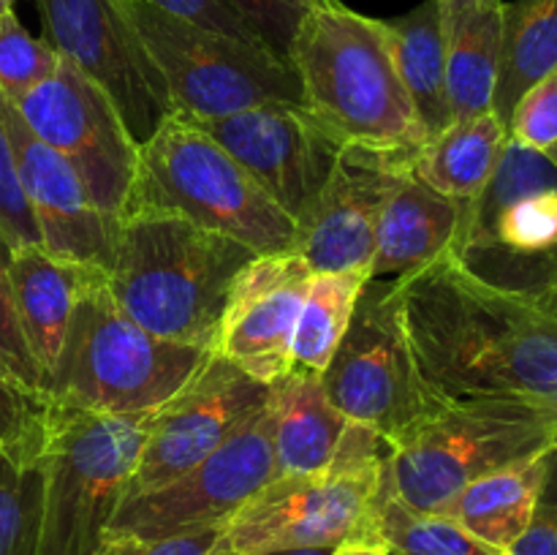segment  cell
<instances>
[{
    "label": "cell",
    "instance_id": "1",
    "mask_svg": "<svg viewBox=\"0 0 557 555\" xmlns=\"http://www.w3.org/2000/svg\"><path fill=\"white\" fill-rule=\"evenodd\" d=\"M395 305L419 370L444 397L557 403V321L536 299L490 286L444 254L397 278Z\"/></svg>",
    "mask_w": 557,
    "mask_h": 555
},
{
    "label": "cell",
    "instance_id": "2",
    "mask_svg": "<svg viewBox=\"0 0 557 555\" xmlns=\"http://www.w3.org/2000/svg\"><path fill=\"white\" fill-rule=\"evenodd\" d=\"M256 256L183 218L128 215L117 223L107 286L147 332L212 351L234 281Z\"/></svg>",
    "mask_w": 557,
    "mask_h": 555
},
{
    "label": "cell",
    "instance_id": "3",
    "mask_svg": "<svg viewBox=\"0 0 557 555\" xmlns=\"http://www.w3.org/2000/svg\"><path fill=\"white\" fill-rule=\"evenodd\" d=\"M288 63L302 87V107L343 145L417 152L428 141L397 74L384 20L326 0L302 20Z\"/></svg>",
    "mask_w": 557,
    "mask_h": 555
},
{
    "label": "cell",
    "instance_id": "4",
    "mask_svg": "<svg viewBox=\"0 0 557 555\" xmlns=\"http://www.w3.org/2000/svg\"><path fill=\"white\" fill-rule=\"evenodd\" d=\"M128 215L183 218L256 254L292 250L297 243V223L253 174L177 112L139 145L136 177L123 210V218Z\"/></svg>",
    "mask_w": 557,
    "mask_h": 555
},
{
    "label": "cell",
    "instance_id": "5",
    "mask_svg": "<svg viewBox=\"0 0 557 555\" xmlns=\"http://www.w3.org/2000/svg\"><path fill=\"white\" fill-rule=\"evenodd\" d=\"M555 441V400L457 397L386 446V477L408 506L441 515L473 479L547 455Z\"/></svg>",
    "mask_w": 557,
    "mask_h": 555
},
{
    "label": "cell",
    "instance_id": "6",
    "mask_svg": "<svg viewBox=\"0 0 557 555\" xmlns=\"http://www.w3.org/2000/svg\"><path fill=\"white\" fill-rule=\"evenodd\" d=\"M207 348L163 341L136 324L96 275L71 313L49 403L96 414H139L163 406L205 362Z\"/></svg>",
    "mask_w": 557,
    "mask_h": 555
},
{
    "label": "cell",
    "instance_id": "7",
    "mask_svg": "<svg viewBox=\"0 0 557 555\" xmlns=\"http://www.w3.org/2000/svg\"><path fill=\"white\" fill-rule=\"evenodd\" d=\"M158 408L96 414L49 403L36 555H98Z\"/></svg>",
    "mask_w": 557,
    "mask_h": 555
},
{
    "label": "cell",
    "instance_id": "8",
    "mask_svg": "<svg viewBox=\"0 0 557 555\" xmlns=\"http://www.w3.org/2000/svg\"><path fill=\"white\" fill-rule=\"evenodd\" d=\"M384 460V441L351 422L324 471L272 479L228 520L221 544L243 555L288 547H375L373 501Z\"/></svg>",
    "mask_w": 557,
    "mask_h": 555
},
{
    "label": "cell",
    "instance_id": "9",
    "mask_svg": "<svg viewBox=\"0 0 557 555\" xmlns=\"http://www.w3.org/2000/svg\"><path fill=\"white\" fill-rule=\"evenodd\" d=\"M449 254L490 286L539 303L557 278L555 163L506 141L490 183L466 205Z\"/></svg>",
    "mask_w": 557,
    "mask_h": 555
},
{
    "label": "cell",
    "instance_id": "10",
    "mask_svg": "<svg viewBox=\"0 0 557 555\" xmlns=\"http://www.w3.org/2000/svg\"><path fill=\"white\" fill-rule=\"evenodd\" d=\"M120 5L183 118L215 120L270 101L302 103L297 71L267 47L207 30L139 0Z\"/></svg>",
    "mask_w": 557,
    "mask_h": 555
},
{
    "label": "cell",
    "instance_id": "11",
    "mask_svg": "<svg viewBox=\"0 0 557 555\" xmlns=\"http://www.w3.org/2000/svg\"><path fill=\"white\" fill-rule=\"evenodd\" d=\"M321 386L354 424L373 430L386 446L449 403L419 370L395 305V281L370 278L337 343Z\"/></svg>",
    "mask_w": 557,
    "mask_h": 555
},
{
    "label": "cell",
    "instance_id": "12",
    "mask_svg": "<svg viewBox=\"0 0 557 555\" xmlns=\"http://www.w3.org/2000/svg\"><path fill=\"white\" fill-rule=\"evenodd\" d=\"M11 103L27 128L79 174L98 212L112 223L123 221L139 145L125 128L112 98L60 58L52 76Z\"/></svg>",
    "mask_w": 557,
    "mask_h": 555
},
{
    "label": "cell",
    "instance_id": "13",
    "mask_svg": "<svg viewBox=\"0 0 557 555\" xmlns=\"http://www.w3.org/2000/svg\"><path fill=\"white\" fill-rule=\"evenodd\" d=\"M277 477L267 408L207 460L150 493L120 504L107 542L172 539L226 528L228 520Z\"/></svg>",
    "mask_w": 557,
    "mask_h": 555
},
{
    "label": "cell",
    "instance_id": "14",
    "mask_svg": "<svg viewBox=\"0 0 557 555\" xmlns=\"http://www.w3.org/2000/svg\"><path fill=\"white\" fill-rule=\"evenodd\" d=\"M36 9L44 41L112 98L128 134L145 145L174 103L120 0H36Z\"/></svg>",
    "mask_w": 557,
    "mask_h": 555
},
{
    "label": "cell",
    "instance_id": "15",
    "mask_svg": "<svg viewBox=\"0 0 557 555\" xmlns=\"http://www.w3.org/2000/svg\"><path fill=\"white\" fill-rule=\"evenodd\" d=\"M270 392L272 384H261L221 354H207L183 390L158 406L125 498L163 488L207 460L264 411Z\"/></svg>",
    "mask_w": 557,
    "mask_h": 555
},
{
    "label": "cell",
    "instance_id": "16",
    "mask_svg": "<svg viewBox=\"0 0 557 555\" xmlns=\"http://www.w3.org/2000/svg\"><path fill=\"white\" fill-rule=\"evenodd\" d=\"M190 123L237 158L297 226L310 215L346 147L302 103L270 101Z\"/></svg>",
    "mask_w": 557,
    "mask_h": 555
},
{
    "label": "cell",
    "instance_id": "17",
    "mask_svg": "<svg viewBox=\"0 0 557 555\" xmlns=\"http://www.w3.org/2000/svg\"><path fill=\"white\" fill-rule=\"evenodd\" d=\"M413 152L346 145L313 210L297 226L294 250L313 275L370 267L381 212L411 172Z\"/></svg>",
    "mask_w": 557,
    "mask_h": 555
},
{
    "label": "cell",
    "instance_id": "18",
    "mask_svg": "<svg viewBox=\"0 0 557 555\" xmlns=\"http://www.w3.org/2000/svg\"><path fill=\"white\" fill-rule=\"evenodd\" d=\"M313 272L297 250L259 254L234 281L212 351L261 384L292 370V343Z\"/></svg>",
    "mask_w": 557,
    "mask_h": 555
},
{
    "label": "cell",
    "instance_id": "19",
    "mask_svg": "<svg viewBox=\"0 0 557 555\" xmlns=\"http://www.w3.org/2000/svg\"><path fill=\"white\" fill-rule=\"evenodd\" d=\"M0 123L14 152L22 194L36 218L41 245L52 256L90 270H112L117 223L98 212L79 174L60 152L44 145L14 103L0 92Z\"/></svg>",
    "mask_w": 557,
    "mask_h": 555
},
{
    "label": "cell",
    "instance_id": "20",
    "mask_svg": "<svg viewBox=\"0 0 557 555\" xmlns=\"http://www.w3.org/2000/svg\"><path fill=\"white\" fill-rule=\"evenodd\" d=\"M96 275L101 272L58 259L44 245H22L11 254L16 316L41 375V392H47L54 365L63 351L76 299Z\"/></svg>",
    "mask_w": 557,
    "mask_h": 555
},
{
    "label": "cell",
    "instance_id": "21",
    "mask_svg": "<svg viewBox=\"0 0 557 555\" xmlns=\"http://www.w3.org/2000/svg\"><path fill=\"white\" fill-rule=\"evenodd\" d=\"M462 212L466 205L446 199L408 172L381 212L370 278L397 281L449 254L462 226Z\"/></svg>",
    "mask_w": 557,
    "mask_h": 555
},
{
    "label": "cell",
    "instance_id": "22",
    "mask_svg": "<svg viewBox=\"0 0 557 555\" xmlns=\"http://www.w3.org/2000/svg\"><path fill=\"white\" fill-rule=\"evenodd\" d=\"M446 90L455 120L493 112L504 49V0H438Z\"/></svg>",
    "mask_w": 557,
    "mask_h": 555
},
{
    "label": "cell",
    "instance_id": "23",
    "mask_svg": "<svg viewBox=\"0 0 557 555\" xmlns=\"http://www.w3.org/2000/svg\"><path fill=\"white\" fill-rule=\"evenodd\" d=\"M267 417L277 477L324 471L351 424L330 403L321 375L299 370H288L272 384Z\"/></svg>",
    "mask_w": 557,
    "mask_h": 555
},
{
    "label": "cell",
    "instance_id": "24",
    "mask_svg": "<svg viewBox=\"0 0 557 555\" xmlns=\"http://www.w3.org/2000/svg\"><path fill=\"white\" fill-rule=\"evenodd\" d=\"M506 141L509 128L495 112L455 120L413 152L411 174L446 199L468 205L482 194L498 169Z\"/></svg>",
    "mask_w": 557,
    "mask_h": 555
},
{
    "label": "cell",
    "instance_id": "25",
    "mask_svg": "<svg viewBox=\"0 0 557 555\" xmlns=\"http://www.w3.org/2000/svg\"><path fill=\"white\" fill-rule=\"evenodd\" d=\"M549 452L473 479L441 515L460 522L468 533L490 547L509 550L536 511L547 479Z\"/></svg>",
    "mask_w": 557,
    "mask_h": 555
},
{
    "label": "cell",
    "instance_id": "26",
    "mask_svg": "<svg viewBox=\"0 0 557 555\" xmlns=\"http://www.w3.org/2000/svg\"><path fill=\"white\" fill-rule=\"evenodd\" d=\"M392 58L428 141L455 123L446 90V47L438 0H422L397 20H384Z\"/></svg>",
    "mask_w": 557,
    "mask_h": 555
},
{
    "label": "cell",
    "instance_id": "27",
    "mask_svg": "<svg viewBox=\"0 0 557 555\" xmlns=\"http://www.w3.org/2000/svg\"><path fill=\"white\" fill-rule=\"evenodd\" d=\"M557 69V0L504 3V49L493 112L509 128V118L528 87Z\"/></svg>",
    "mask_w": 557,
    "mask_h": 555
},
{
    "label": "cell",
    "instance_id": "28",
    "mask_svg": "<svg viewBox=\"0 0 557 555\" xmlns=\"http://www.w3.org/2000/svg\"><path fill=\"white\" fill-rule=\"evenodd\" d=\"M370 281V267L313 275L299 310L292 343V370L321 375L346 335L357 299Z\"/></svg>",
    "mask_w": 557,
    "mask_h": 555
},
{
    "label": "cell",
    "instance_id": "29",
    "mask_svg": "<svg viewBox=\"0 0 557 555\" xmlns=\"http://www.w3.org/2000/svg\"><path fill=\"white\" fill-rule=\"evenodd\" d=\"M373 539L375 547L389 555H498L482 539L468 533L460 522L435 511L408 506L392 490L389 477L381 471L379 493L373 501Z\"/></svg>",
    "mask_w": 557,
    "mask_h": 555
},
{
    "label": "cell",
    "instance_id": "30",
    "mask_svg": "<svg viewBox=\"0 0 557 555\" xmlns=\"http://www.w3.org/2000/svg\"><path fill=\"white\" fill-rule=\"evenodd\" d=\"M41 511V457L16 462L0 452V555H36Z\"/></svg>",
    "mask_w": 557,
    "mask_h": 555
},
{
    "label": "cell",
    "instance_id": "31",
    "mask_svg": "<svg viewBox=\"0 0 557 555\" xmlns=\"http://www.w3.org/2000/svg\"><path fill=\"white\" fill-rule=\"evenodd\" d=\"M49 400L20 379L0 354V452L16 462L38 460L47 439Z\"/></svg>",
    "mask_w": 557,
    "mask_h": 555
},
{
    "label": "cell",
    "instance_id": "32",
    "mask_svg": "<svg viewBox=\"0 0 557 555\" xmlns=\"http://www.w3.org/2000/svg\"><path fill=\"white\" fill-rule=\"evenodd\" d=\"M58 63L60 54L44 38L30 36L14 9L0 14V92L9 101L52 76Z\"/></svg>",
    "mask_w": 557,
    "mask_h": 555
},
{
    "label": "cell",
    "instance_id": "33",
    "mask_svg": "<svg viewBox=\"0 0 557 555\" xmlns=\"http://www.w3.org/2000/svg\"><path fill=\"white\" fill-rule=\"evenodd\" d=\"M256 30L270 52L288 63L294 36L305 16L326 0H223Z\"/></svg>",
    "mask_w": 557,
    "mask_h": 555
},
{
    "label": "cell",
    "instance_id": "34",
    "mask_svg": "<svg viewBox=\"0 0 557 555\" xmlns=\"http://www.w3.org/2000/svg\"><path fill=\"white\" fill-rule=\"evenodd\" d=\"M509 139L536 152L557 147V69L522 92L509 118Z\"/></svg>",
    "mask_w": 557,
    "mask_h": 555
},
{
    "label": "cell",
    "instance_id": "35",
    "mask_svg": "<svg viewBox=\"0 0 557 555\" xmlns=\"http://www.w3.org/2000/svg\"><path fill=\"white\" fill-rule=\"evenodd\" d=\"M11 254H14V245L0 232V354L9 359L11 368L20 373V379L30 390L41 392V375H38L36 359H33L30 348H27L25 332H22L20 316H16L14 283H11Z\"/></svg>",
    "mask_w": 557,
    "mask_h": 555
},
{
    "label": "cell",
    "instance_id": "36",
    "mask_svg": "<svg viewBox=\"0 0 557 555\" xmlns=\"http://www.w3.org/2000/svg\"><path fill=\"white\" fill-rule=\"evenodd\" d=\"M0 232L11 239L14 248L22 245H41L36 218H33L30 205L22 194L20 177H16L14 152L5 136L3 123H0Z\"/></svg>",
    "mask_w": 557,
    "mask_h": 555
},
{
    "label": "cell",
    "instance_id": "37",
    "mask_svg": "<svg viewBox=\"0 0 557 555\" xmlns=\"http://www.w3.org/2000/svg\"><path fill=\"white\" fill-rule=\"evenodd\" d=\"M139 3L152 5V9H161L166 14L180 16V20H188L194 25L207 27V30H218L226 33V36L239 38V41L248 44H261V38L256 36L253 27L232 9L223 0H139Z\"/></svg>",
    "mask_w": 557,
    "mask_h": 555
},
{
    "label": "cell",
    "instance_id": "38",
    "mask_svg": "<svg viewBox=\"0 0 557 555\" xmlns=\"http://www.w3.org/2000/svg\"><path fill=\"white\" fill-rule=\"evenodd\" d=\"M509 555H557V449L549 452L547 479L525 531L506 550Z\"/></svg>",
    "mask_w": 557,
    "mask_h": 555
},
{
    "label": "cell",
    "instance_id": "39",
    "mask_svg": "<svg viewBox=\"0 0 557 555\" xmlns=\"http://www.w3.org/2000/svg\"><path fill=\"white\" fill-rule=\"evenodd\" d=\"M226 528H210L201 533H185L172 539H114L107 542L98 555H207L221 542Z\"/></svg>",
    "mask_w": 557,
    "mask_h": 555
},
{
    "label": "cell",
    "instance_id": "40",
    "mask_svg": "<svg viewBox=\"0 0 557 555\" xmlns=\"http://www.w3.org/2000/svg\"><path fill=\"white\" fill-rule=\"evenodd\" d=\"M335 555H389L381 547H370V544H346V547H337Z\"/></svg>",
    "mask_w": 557,
    "mask_h": 555
},
{
    "label": "cell",
    "instance_id": "41",
    "mask_svg": "<svg viewBox=\"0 0 557 555\" xmlns=\"http://www.w3.org/2000/svg\"><path fill=\"white\" fill-rule=\"evenodd\" d=\"M264 555H335L332 547H288V550H272Z\"/></svg>",
    "mask_w": 557,
    "mask_h": 555
},
{
    "label": "cell",
    "instance_id": "42",
    "mask_svg": "<svg viewBox=\"0 0 557 555\" xmlns=\"http://www.w3.org/2000/svg\"><path fill=\"white\" fill-rule=\"evenodd\" d=\"M539 305H542V308L547 310V313L557 321V278H555L553 283H549V288H547V292H544V297L539 299Z\"/></svg>",
    "mask_w": 557,
    "mask_h": 555
},
{
    "label": "cell",
    "instance_id": "43",
    "mask_svg": "<svg viewBox=\"0 0 557 555\" xmlns=\"http://www.w3.org/2000/svg\"><path fill=\"white\" fill-rule=\"evenodd\" d=\"M207 555H243V553H237V550H232V547H226V544L218 542Z\"/></svg>",
    "mask_w": 557,
    "mask_h": 555
},
{
    "label": "cell",
    "instance_id": "44",
    "mask_svg": "<svg viewBox=\"0 0 557 555\" xmlns=\"http://www.w3.org/2000/svg\"><path fill=\"white\" fill-rule=\"evenodd\" d=\"M14 3L16 0H0V14H5V11L14 9Z\"/></svg>",
    "mask_w": 557,
    "mask_h": 555
},
{
    "label": "cell",
    "instance_id": "45",
    "mask_svg": "<svg viewBox=\"0 0 557 555\" xmlns=\"http://www.w3.org/2000/svg\"><path fill=\"white\" fill-rule=\"evenodd\" d=\"M547 158H549V161H553V163H555V166H557V147H555V150H553V152H547Z\"/></svg>",
    "mask_w": 557,
    "mask_h": 555
},
{
    "label": "cell",
    "instance_id": "46",
    "mask_svg": "<svg viewBox=\"0 0 557 555\" xmlns=\"http://www.w3.org/2000/svg\"><path fill=\"white\" fill-rule=\"evenodd\" d=\"M498 555H509V553H506V550H500V553Z\"/></svg>",
    "mask_w": 557,
    "mask_h": 555
},
{
    "label": "cell",
    "instance_id": "47",
    "mask_svg": "<svg viewBox=\"0 0 557 555\" xmlns=\"http://www.w3.org/2000/svg\"><path fill=\"white\" fill-rule=\"evenodd\" d=\"M555 449H557V441H555Z\"/></svg>",
    "mask_w": 557,
    "mask_h": 555
}]
</instances>
